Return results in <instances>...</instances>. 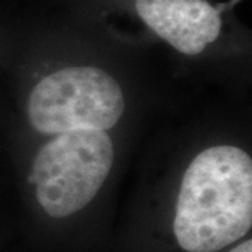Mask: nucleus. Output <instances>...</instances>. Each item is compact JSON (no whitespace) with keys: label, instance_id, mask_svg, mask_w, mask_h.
Here are the masks:
<instances>
[{"label":"nucleus","instance_id":"3","mask_svg":"<svg viewBox=\"0 0 252 252\" xmlns=\"http://www.w3.org/2000/svg\"><path fill=\"white\" fill-rule=\"evenodd\" d=\"M125 111L118 81L93 66H73L51 73L34 87L28 101V117L36 132H63L117 125Z\"/></svg>","mask_w":252,"mask_h":252},{"label":"nucleus","instance_id":"1","mask_svg":"<svg viewBox=\"0 0 252 252\" xmlns=\"http://www.w3.org/2000/svg\"><path fill=\"white\" fill-rule=\"evenodd\" d=\"M252 225L251 156L234 146L206 149L182 177L174 234L182 250L216 252Z\"/></svg>","mask_w":252,"mask_h":252},{"label":"nucleus","instance_id":"2","mask_svg":"<svg viewBox=\"0 0 252 252\" xmlns=\"http://www.w3.org/2000/svg\"><path fill=\"white\" fill-rule=\"evenodd\" d=\"M114 144L105 130L80 129L56 135L36 154L30 181L46 215L62 219L90 203L108 178Z\"/></svg>","mask_w":252,"mask_h":252},{"label":"nucleus","instance_id":"5","mask_svg":"<svg viewBox=\"0 0 252 252\" xmlns=\"http://www.w3.org/2000/svg\"><path fill=\"white\" fill-rule=\"evenodd\" d=\"M230 252H252V241L251 240H247V241H244L240 245H237Z\"/></svg>","mask_w":252,"mask_h":252},{"label":"nucleus","instance_id":"4","mask_svg":"<svg viewBox=\"0 0 252 252\" xmlns=\"http://www.w3.org/2000/svg\"><path fill=\"white\" fill-rule=\"evenodd\" d=\"M136 11L157 35L185 55H198L221 31L220 11L206 0H136Z\"/></svg>","mask_w":252,"mask_h":252}]
</instances>
